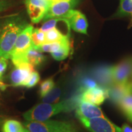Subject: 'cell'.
I'll use <instances>...</instances> for the list:
<instances>
[{"instance_id": "1", "label": "cell", "mask_w": 132, "mask_h": 132, "mask_svg": "<svg viewBox=\"0 0 132 132\" xmlns=\"http://www.w3.org/2000/svg\"><path fill=\"white\" fill-rule=\"evenodd\" d=\"M28 24L19 15H10L0 32V57L11 58L18 36Z\"/></svg>"}, {"instance_id": "2", "label": "cell", "mask_w": 132, "mask_h": 132, "mask_svg": "<svg viewBox=\"0 0 132 132\" xmlns=\"http://www.w3.org/2000/svg\"><path fill=\"white\" fill-rule=\"evenodd\" d=\"M80 102L79 97L69 99L56 103L38 104L23 114L28 121H44L61 112H67L76 108Z\"/></svg>"}, {"instance_id": "3", "label": "cell", "mask_w": 132, "mask_h": 132, "mask_svg": "<svg viewBox=\"0 0 132 132\" xmlns=\"http://www.w3.org/2000/svg\"><path fill=\"white\" fill-rule=\"evenodd\" d=\"M33 29L32 26L28 25L18 36L11 56L14 65L26 62L25 61L26 53L33 47L31 41Z\"/></svg>"}, {"instance_id": "4", "label": "cell", "mask_w": 132, "mask_h": 132, "mask_svg": "<svg viewBox=\"0 0 132 132\" xmlns=\"http://www.w3.org/2000/svg\"><path fill=\"white\" fill-rule=\"evenodd\" d=\"M79 0H61L52 1L43 20L54 18L67 19L71 10L78 4Z\"/></svg>"}, {"instance_id": "5", "label": "cell", "mask_w": 132, "mask_h": 132, "mask_svg": "<svg viewBox=\"0 0 132 132\" xmlns=\"http://www.w3.org/2000/svg\"><path fill=\"white\" fill-rule=\"evenodd\" d=\"M79 120L89 132H122L121 128L105 116Z\"/></svg>"}, {"instance_id": "6", "label": "cell", "mask_w": 132, "mask_h": 132, "mask_svg": "<svg viewBox=\"0 0 132 132\" xmlns=\"http://www.w3.org/2000/svg\"><path fill=\"white\" fill-rule=\"evenodd\" d=\"M132 74V57L123 59L115 66L111 67L113 84H123L129 81Z\"/></svg>"}, {"instance_id": "7", "label": "cell", "mask_w": 132, "mask_h": 132, "mask_svg": "<svg viewBox=\"0 0 132 132\" xmlns=\"http://www.w3.org/2000/svg\"><path fill=\"white\" fill-rule=\"evenodd\" d=\"M34 66L28 62H23L15 65L11 72L10 78L13 86H25L26 82L34 70Z\"/></svg>"}, {"instance_id": "8", "label": "cell", "mask_w": 132, "mask_h": 132, "mask_svg": "<svg viewBox=\"0 0 132 132\" xmlns=\"http://www.w3.org/2000/svg\"><path fill=\"white\" fill-rule=\"evenodd\" d=\"M66 123L65 122L47 120L44 121H28L24 123L29 132H58Z\"/></svg>"}, {"instance_id": "9", "label": "cell", "mask_w": 132, "mask_h": 132, "mask_svg": "<svg viewBox=\"0 0 132 132\" xmlns=\"http://www.w3.org/2000/svg\"><path fill=\"white\" fill-rule=\"evenodd\" d=\"M108 97V88L98 86L81 92L79 98L80 101L99 106L102 105Z\"/></svg>"}, {"instance_id": "10", "label": "cell", "mask_w": 132, "mask_h": 132, "mask_svg": "<svg viewBox=\"0 0 132 132\" xmlns=\"http://www.w3.org/2000/svg\"><path fill=\"white\" fill-rule=\"evenodd\" d=\"M76 116L78 119H91L105 116L97 105L80 101L76 107Z\"/></svg>"}, {"instance_id": "11", "label": "cell", "mask_w": 132, "mask_h": 132, "mask_svg": "<svg viewBox=\"0 0 132 132\" xmlns=\"http://www.w3.org/2000/svg\"><path fill=\"white\" fill-rule=\"evenodd\" d=\"M67 19L70 28L76 32L87 35L88 23L86 16L82 13L77 10H71Z\"/></svg>"}, {"instance_id": "12", "label": "cell", "mask_w": 132, "mask_h": 132, "mask_svg": "<svg viewBox=\"0 0 132 132\" xmlns=\"http://www.w3.org/2000/svg\"><path fill=\"white\" fill-rule=\"evenodd\" d=\"M111 67L102 66L92 70L94 77L100 84V86L102 87L108 88L113 85L111 75Z\"/></svg>"}, {"instance_id": "13", "label": "cell", "mask_w": 132, "mask_h": 132, "mask_svg": "<svg viewBox=\"0 0 132 132\" xmlns=\"http://www.w3.org/2000/svg\"><path fill=\"white\" fill-rule=\"evenodd\" d=\"M108 98L118 104L122 98L130 94L129 82L123 84H113L108 88Z\"/></svg>"}, {"instance_id": "14", "label": "cell", "mask_w": 132, "mask_h": 132, "mask_svg": "<svg viewBox=\"0 0 132 132\" xmlns=\"http://www.w3.org/2000/svg\"><path fill=\"white\" fill-rule=\"evenodd\" d=\"M27 12L33 23H38L44 19L48 9L37 5L25 4Z\"/></svg>"}, {"instance_id": "15", "label": "cell", "mask_w": 132, "mask_h": 132, "mask_svg": "<svg viewBox=\"0 0 132 132\" xmlns=\"http://www.w3.org/2000/svg\"><path fill=\"white\" fill-rule=\"evenodd\" d=\"M44 60L45 56L43 55L42 52L34 47L29 49L25 55L26 62L34 67L40 65L44 61Z\"/></svg>"}, {"instance_id": "16", "label": "cell", "mask_w": 132, "mask_h": 132, "mask_svg": "<svg viewBox=\"0 0 132 132\" xmlns=\"http://www.w3.org/2000/svg\"><path fill=\"white\" fill-rule=\"evenodd\" d=\"M62 94V88L60 86H56L50 90L45 96L42 97V102L46 103H55L58 101Z\"/></svg>"}, {"instance_id": "17", "label": "cell", "mask_w": 132, "mask_h": 132, "mask_svg": "<svg viewBox=\"0 0 132 132\" xmlns=\"http://www.w3.org/2000/svg\"><path fill=\"white\" fill-rule=\"evenodd\" d=\"M70 51V44L67 39L64 44L56 52L51 53L52 57L56 61H62L68 57Z\"/></svg>"}, {"instance_id": "18", "label": "cell", "mask_w": 132, "mask_h": 132, "mask_svg": "<svg viewBox=\"0 0 132 132\" xmlns=\"http://www.w3.org/2000/svg\"><path fill=\"white\" fill-rule=\"evenodd\" d=\"M67 39H69V38H64L61 41H57V42H51V43H44L42 45H41L35 48L37 49L41 52H48L53 53L56 52L58 50L59 48L61 47V46L63 45L64 43L65 42Z\"/></svg>"}, {"instance_id": "19", "label": "cell", "mask_w": 132, "mask_h": 132, "mask_svg": "<svg viewBox=\"0 0 132 132\" xmlns=\"http://www.w3.org/2000/svg\"><path fill=\"white\" fill-rule=\"evenodd\" d=\"M23 128L19 121L14 119L7 120L3 125V132H19Z\"/></svg>"}, {"instance_id": "20", "label": "cell", "mask_w": 132, "mask_h": 132, "mask_svg": "<svg viewBox=\"0 0 132 132\" xmlns=\"http://www.w3.org/2000/svg\"><path fill=\"white\" fill-rule=\"evenodd\" d=\"M31 41L33 47L37 48L45 43V33L41 31L40 29H33L31 35Z\"/></svg>"}, {"instance_id": "21", "label": "cell", "mask_w": 132, "mask_h": 132, "mask_svg": "<svg viewBox=\"0 0 132 132\" xmlns=\"http://www.w3.org/2000/svg\"><path fill=\"white\" fill-rule=\"evenodd\" d=\"M78 86L79 90L81 93L86 90L94 88V87L98 86V85L94 79L90 78L89 77H83L79 80Z\"/></svg>"}, {"instance_id": "22", "label": "cell", "mask_w": 132, "mask_h": 132, "mask_svg": "<svg viewBox=\"0 0 132 132\" xmlns=\"http://www.w3.org/2000/svg\"><path fill=\"white\" fill-rule=\"evenodd\" d=\"M45 33V43H51L61 41L66 37L62 35L57 29L54 28L51 29ZM69 38V37H67Z\"/></svg>"}, {"instance_id": "23", "label": "cell", "mask_w": 132, "mask_h": 132, "mask_svg": "<svg viewBox=\"0 0 132 132\" xmlns=\"http://www.w3.org/2000/svg\"><path fill=\"white\" fill-rule=\"evenodd\" d=\"M132 15V0H120L118 15Z\"/></svg>"}, {"instance_id": "24", "label": "cell", "mask_w": 132, "mask_h": 132, "mask_svg": "<svg viewBox=\"0 0 132 132\" xmlns=\"http://www.w3.org/2000/svg\"><path fill=\"white\" fill-rule=\"evenodd\" d=\"M54 82L53 79L48 78L47 80L44 81L40 84V95L41 97H43L47 94L50 90L54 86Z\"/></svg>"}, {"instance_id": "25", "label": "cell", "mask_w": 132, "mask_h": 132, "mask_svg": "<svg viewBox=\"0 0 132 132\" xmlns=\"http://www.w3.org/2000/svg\"><path fill=\"white\" fill-rule=\"evenodd\" d=\"M119 108L122 110L123 113L132 106V94H128L120 100L118 103Z\"/></svg>"}, {"instance_id": "26", "label": "cell", "mask_w": 132, "mask_h": 132, "mask_svg": "<svg viewBox=\"0 0 132 132\" xmlns=\"http://www.w3.org/2000/svg\"><path fill=\"white\" fill-rule=\"evenodd\" d=\"M57 21V18L50 19L47 20L45 23L42 24L40 29L43 32H46L51 29L55 28Z\"/></svg>"}, {"instance_id": "27", "label": "cell", "mask_w": 132, "mask_h": 132, "mask_svg": "<svg viewBox=\"0 0 132 132\" xmlns=\"http://www.w3.org/2000/svg\"><path fill=\"white\" fill-rule=\"evenodd\" d=\"M39 80H40V75H39V73L36 71H33L31 73L27 82H26L25 86L28 88L34 87L36 85H37Z\"/></svg>"}, {"instance_id": "28", "label": "cell", "mask_w": 132, "mask_h": 132, "mask_svg": "<svg viewBox=\"0 0 132 132\" xmlns=\"http://www.w3.org/2000/svg\"><path fill=\"white\" fill-rule=\"evenodd\" d=\"M58 132H79L78 130L75 127V126L72 123L66 122L65 125Z\"/></svg>"}, {"instance_id": "29", "label": "cell", "mask_w": 132, "mask_h": 132, "mask_svg": "<svg viewBox=\"0 0 132 132\" xmlns=\"http://www.w3.org/2000/svg\"><path fill=\"white\" fill-rule=\"evenodd\" d=\"M7 59L4 57H0V78L6 70L7 67Z\"/></svg>"}, {"instance_id": "30", "label": "cell", "mask_w": 132, "mask_h": 132, "mask_svg": "<svg viewBox=\"0 0 132 132\" xmlns=\"http://www.w3.org/2000/svg\"><path fill=\"white\" fill-rule=\"evenodd\" d=\"M11 2L9 0H2L0 1V12L6 11L11 6Z\"/></svg>"}, {"instance_id": "31", "label": "cell", "mask_w": 132, "mask_h": 132, "mask_svg": "<svg viewBox=\"0 0 132 132\" xmlns=\"http://www.w3.org/2000/svg\"><path fill=\"white\" fill-rule=\"evenodd\" d=\"M120 128H121L122 132H132V128L127 123L123 124Z\"/></svg>"}, {"instance_id": "32", "label": "cell", "mask_w": 132, "mask_h": 132, "mask_svg": "<svg viewBox=\"0 0 132 132\" xmlns=\"http://www.w3.org/2000/svg\"><path fill=\"white\" fill-rule=\"evenodd\" d=\"M124 113L127 117L128 119L132 122V106L130 108H128L126 111H125Z\"/></svg>"}, {"instance_id": "33", "label": "cell", "mask_w": 132, "mask_h": 132, "mask_svg": "<svg viewBox=\"0 0 132 132\" xmlns=\"http://www.w3.org/2000/svg\"><path fill=\"white\" fill-rule=\"evenodd\" d=\"M9 15H4V16H0V32H1V29L4 24V21H6V20L7 19V17H9Z\"/></svg>"}, {"instance_id": "34", "label": "cell", "mask_w": 132, "mask_h": 132, "mask_svg": "<svg viewBox=\"0 0 132 132\" xmlns=\"http://www.w3.org/2000/svg\"><path fill=\"white\" fill-rule=\"evenodd\" d=\"M7 85H6V84H5L2 81L0 80V89L4 90L6 89V87H7Z\"/></svg>"}, {"instance_id": "35", "label": "cell", "mask_w": 132, "mask_h": 132, "mask_svg": "<svg viewBox=\"0 0 132 132\" xmlns=\"http://www.w3.org/2000/svg\"><path fill=\"white\" fill-rule=\"evenodd\" d=\"M4 117H3L2 116L0 115V125H1L4 123Z\"/></svg>"}, {"instance_id": "36", "label": "cell", "mask_w": 132, "mask_h": 132, "mask_svg": "<svg viewBox=\"0 0 132 132\" xmlns=\"http://www.w3.org/2000/svg\"><path fill=\"white\" fill-rule=\"evenodd\" d=\"M129 86H130V94H132V82H129Z\"/></svg>"}, {"instance_id": "37", "label": "cell", "mask_w": 132, "mask_h": 132, "mask_svg": "<svg viewBox=\"0 0 132 132\" xmlns=\"http://www.w3.org/2000/svg\"><path fill=\"white\" fill-rule=\"evenodd\" d=\"M19 132H29V131L27 129H26V128H23L22 129H21V130H20V131H19Z\"/></svg>"}, {"instance_id": "38", "label": "cell", "mask_w": 132, "mask_h": 132, "mask_svg": "<svg viewBox=\"0 0 132 132\" xmlns=\"http://www.w3.org/2000/svg\"><path fill=\"white\" fill-rule=\"evenodd\" d=\"M128 82H132V74H131V77H130V78L129 79V81Z\"/></svg>"}, {"instance_id": "39", "label": "cell", "mask_w": 132, "mask_h": 132, "mask_svg": "<svg viewBox=\"0 0 132 132\" xmlns=\"http://www.w3.org/2000/svg\"><path fill=\"white\" fill-rule=\"evenodd\" d=\"M131 22H130V26H132V15H131Z\"/></svg>"}, {"instance_id": "40", "label": "cell", "mask_w": 132, "mask_h": 132, "mask_svg": "<svg viewBox=\"0 0 132 132\" xmlns=\"http://www.w3.org/2000/svg\"><path fill=\"white\" fill-rule=\"evenodd\" d=\"M52 1H61V0H50Z\"/></svg>"}, {"instance_id": "41", "label": "cell", "mask_w": 132, "mask_h": 132, "mask_svg": "<svg viewBox=\"0 0 132 132\" xmlns=\"http://www.w3.org/2000/svg\"><path fill=\"white\" fill-rule=\"evenodd\" d=\"M0 1H2V0H0Z\"/></svg>"}]
</instances>
